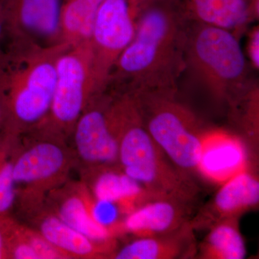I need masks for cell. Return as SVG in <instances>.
Segmentation results:
<instances>
[{
  "instance_id": "cell-13",
  "label": "cell",
  "mask_w": 259,
  "mask_h": 259,
  "mask_svg": "<svg viewBox=\"0 0 259 259\" xmlns=\"http://www.w3.org/2000/svg\"><path fill=\"white\" fill-rule=\"evenodd\" d=\"M182 204L171 199H151L125 216L120 228L139 238L164 236L183 226Z\"/></svg>"
},
{
  "instance_id": "cell-25",
  "label": "cell",
  "mask_w": 259,
  "mask_h": 259,
  "mask_svg": "<svg viewBox=\"0 0 259 259\" xmlns=\"http://www.w3.org/2000/svg\"><path fill=\"white\" fill-rule=\"evenodd\" d=\"M6 218H0V259L8 258Z\"/></svg>"
},
{
  "instance_id": "cell-3",
  "label": "cell",
  "mask_w": 259,
  "mask_h": 259,
  "mask_svg": "<svg viewBox=\"0 0 259 259\" xmlns=\"http://www.w3.org/2000/svg\"><path fill=\"white\" fill-rule=\"evenodd\" d=\"M112 123L119 139L118 163L122 171L157 198L185 204L197 195V188L185 172L170 160L146 129L134 94L122 92L112 99Z\"/></svg>"
},
{
  "instance_id": "cell-6",
  "label": "cell",
  "mask_w": 259,
  "mask_h": 259,
  "mask_svg": "<svg viewBox=\"0 0 259 259\" xmlns=\"http://www.w3.org/2000/svg\"><path fill=\"white\" fill-rule=\"evenodd\" d=\"M94 74L90 42L69 45L56 62V79L50 111L38 125L65 136L95 95H99Z\"/></svg>"
},
{
  "instance_id": "cell-12",
  "label": "cell",
  "mask_w": 259,
  "mask_h": 259,
  "mask_svg": "<svg viewBox=\"0 0 259 259\" xmlns=\"http://www.w3.org/2000/svg\"><path fill=\"white\" fill-rule=\"evenodd\" d=\"M246 160L239 139L226 133L205 132L197 170L210 182L222 185L245 171Z\"/></svg>"
},
{
  "instance_id": "cell-18",
  "label": "cell",
  "mask_w": 259,
  "mask_h": 259,
  "mask_svg": "<svg viewBox=\"0 0 259 259\" xmlns=\"http://www.w3.org/2000/svg\"><path fill=\"white\" fill-rule=\"evenodd\" d=\"M104 0H62L63 40L71 46L90 41L95 17Z\"/></svg>"
},
{
  "instance_id": "cell-1",
  "label": "cell",
  "mask_w": 259,
  "mask_h": 259,
  "mask_svg": "<svg viewBox=\"0 0 259 259\" xmlns=\"http://www.w3.org/2000/svg\"><path fill=\"white\" fill-rule=\"evenodd\" d=\"M189 22L179 0H147L139 5L136 33L109 79L131 92H176L185 70Z\"/></svg>"
},
{
  "instance_id": "cell-11",
  "label": "cell",
  "mask_w": 259,
  "mask_h": 259,
  "mask_svg": "<svg viewBox=\"0 0 259 259\" xmlns=\"http://www.w3.org/2000/svg\"><path fill=\"white\" fill-rule=\"evenodd\" d=\"M187 21L226 29L239 37L258 20L259 0H179Z\"/></svg>"
},
{
  "instance_id": "cell-2",
  "label": "cell",
  "mask_w": 259,
  "mask_h": 259,
  "mask_svg": "<svg viewBox=\"0 0 259 259\" xmlns=\"http://www.w3.org/2000/svg\"><path fill=\"white\" fill-rule=\"evenodd\" d=\"M69 45L42 48L8 44L0 54V100L8 135L19 137L47 118L58 57Z\"/></svg>"
},
{
  "instance_id": "cell-14",
  "label": "cell",
  "mask_w": 259,
  "mask_h": 259,
  "mask_svg": "<svg viewBox=\"0 0 259 259\" xmlns=\"http://www.w3.org/2000/svg\"><path fill=\"white\" fill-rule=\"evenodd\" d=\"M37 233L67 258H95L105 255L104 243H97L71 228L51 212L36 218Z\"/></svg>"
},
{
  "instance_id": "cell-27",
  "label": "cell",
  "mask_w": 259,
  "mask_h": 259,
  "mask_svg": "<svg viewBox=\"0 0 259 259\" xmlns=\"http://www.w3.org/2000/svg\"><path fill=\"white\" fill-rule=\"evenodd\" d=\"M131 1L136 5H139L143 3V2L147 1V0H131Z\"/></svg>"
},
{
  "instance_id": "cell-19",
  "label": "cell",
  "mask_w": 259,
  "mask_h": 259,
  "mask_svg": "<svg viewBox=\"0 0 259 259\" xmlns=\"http://www.w3.org/2000/svg\"><path fill=\"white\" fill-rule=\"evenodd\" d=\"M201 254L204 258H245L246 248L236 218L216 223L201 245Z\"/></svg>"
},
{
  "instance_id": "cell-26",
  "label": "cell",
  "mask_w": 259,
  "mask_h": 259,
  "mask_svg": "<svg viewBox=\"0 0 259 259\" xmlns=\"http://www.w3.org/2000/svg\"><path fill=\"white\" fill-rule=\"evenodd\" d=\"M6 121H5L4 111H3V105L0 100V141L7 136Z\"/></svg>"
},
{
  "instance_id": "cell-9",
  "label": "cell",
  "mask_w": 259,
  "mask_h": 259,
  "mask_svg": "<svg viewBox=\"0 0 259 259\" xmlns=\"http://www.w3.org/2000/svg\"><path fill=\"white\" fill-rule=\"evenodd\" d=\"M8 27V44L50 48L63 40L62 0H1Z\"/></svg>"
},
{
  "instance_id": "cell-17",
  "label": "cell",
  "mask_w": 259,
  "mask_h": 259,
  "mask_svg": "<svg viewBox=\"0 0 259 259\" xmlns=\"http://www.w3.org/2000/svg\"><path fill=\"white\" fill-rule=\"evenodd\" d=\"M258 201V179L245 170L222 184L211 207L220 221L239 215L256 206Z\"/></svg>"
},
{
  "instance_id": "cell-22",
  "label": "cell",
  "mask_w": 259,
  "mask_h": 259,
  "mask_svg": "<svg viewBox=\"0 0 259 259\" xmlns=\"http://www.w3.org/2000/svg\"><path fill=\"white\" fill-rule=\"evenodd\" d=\"M90 212L95 222L112 233V229L120 222L123 214L117 204L110 201L94 198L91 196L90 202Z\"/></svg>"
},
{
  "instance_id": "cell-20",
  "label": "cell",
  "mask_w": 259,
  "mask_h": 259,
  "mask_svg": "<svg viewBox=\"0 0 259 259\" xmlns=\"http://www.w3.org/2000/svg\"><path fill=\"white\" fill-rule=\"evenodd\" d=\"M184 242L174 237H144L127 243L113 254L116 259L175 258L183 252Z\"/></svg>"
},
{
  "instance_id": "cell-8",
  "label": "cell",
  "mask_w": 259,
  "mask_h": 259,
  "mask_svg": "<svg viewBox=\"0 0 259 259\" xmlns=\"http://www.w3.org/2000/svg\"><path fill=\"white\" fill-rule=\"evenodd\" d=\"M138 9L131 0H104L97 11L90 42L99 93L107 90L117 59L134 38Z\"/></svg>"
},
{
  "instance_id": "cell-7",
  "label": "cell",
  "mask_w": 259,
  "mask_h": 259,
  "mask_svg": "<svg viewBox=\"0 0 259 259\" xmlns=\"http://www.w3.org/2000/svg\"><path fill=\"white\" fill-rule=\"evenodd\" d=\"M25 133L32 137L28 146L18 149L17 141L13 150L15 185L27 187L25 190L30 193L48 190L59 184L71 166V154L63 141L64 136L42 125Z\"/></svg>"
},
{
  "instance_id": "cell-21",
  "label": "cell",
  "mask_w": 259,
  "mask_h": 259,
  "mask_svg": "<svg viewBox=\"0 0 259 259\" xmlns=\"http://www.w3.org/2000/svg\"><path fill=\"white\" fill-rule=\"evenodd\" d=\"M18 137L7 135L0 141V218L9 217L17 202L13 178V150Z\"/></svg>"
},
{
  "instance_id": "cell-15",
  "label": "cell",
  "mask_w": 259,
  "mask_h": 259,
  "mask_svg": "<svg viewBox=\"0 0 259 259\" xmlns=\"http://www.w3.org/2000/svg\"><path fill=\"white\" fill-rule=\"evenodd\" d=\"M52 211L64 223L93 241L107 244L112 233L95 222L90 212L91 195L82 186L56 193Z\"/></svg>"
},
{
  "instance_id": "cell-24",
  "label": "cell",
  "mask_w": 259,
  "mask_h": 259,
  "mask_svg": "<svg viewBox=\"0 0 259 259\" xmlns=\"http://www.w3.org/2000/svg\"><path fill=\"white\" fill-rule=\"evenodd\" d=\"M9 41L8 37V27H7L6 19L3 9L2 1L0 0V53L6 49Z\"/></svg>"
},
{
  "instance_id": "cell-16",
  "label": "cell",
  "mask_w": 259,
  "mask_h": 259,
  "mask_svg": "<svg viewBox=\"0 0 259 259\" xmlns=\"http://www.w3.org/2000/svg\"><path fill=\"white\" fill-rule=\"evenodd\" d=\"M94 198L117 204L126 216L141 204L157 199L123 171L104 170L93 185Z\"/></svg>"
},
{
  "instance_id": "cell-4",
  "label": "cell",
  "mask_w": 259,
  "mask_h": 259,
  "mask_svg": "<svg viewBox=\"0 0 259 259\" xmlns=\"http://www.w3.org/2000/svg\"><path fill=\"white\" fill-rule=\"evenodd\" d=\"M248 65L236 34L189 22L185 72L215 100L236 104L243 96L252 83Z\"/></svg>"
},
{
  "instance_id": "cell-23",
  "label": "cell",
  "mask_w": 259,
  "mask_h": 259,
  "mask_svg": "<svg viewBox=\"0 0 259 259\" xmlns=\"http://www.w3.org/2000/svg\"><path fill=\"white\" fill-rule=\"evenodd\" d=\"M247 56L255 70L259 68V28L258 25L250 30L246 48Z\"/></svg>"
},
{
  "instance_id": "cell-5",
  "label": "cell",
  "mask_w": 259,
  "mask_h": 259,
  "mask_svg": "<svg viewBox=\"0 0 259 259\" xmlns=\"http://www.w3.org/2000/svg\"><path fill=\"white\" fill-rule=\"evenodd\" d=\"M146 129L167 158L184 172L197 170L204 131L175 98L176 92H131Z\"/></svg>"
},
{
  "instance_id": "cell-10",
  "label": "cell",
  "mask_w": 259,
  "mask_h": 259,
  "mask_svg": "<svg viewBox=\"0 0 259 259\" xmlns=\"http://www.w3.org/2000/svg\"><path fill=\"white\" fill-rule=\"evenodd\" d=\"M111 95H95L76 121L71 134L83 163L107 168L118 162L119 139L109 113Z\"/></svg>"
}]
</instances>
